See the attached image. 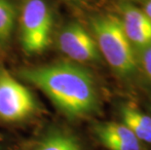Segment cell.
<instances>
[{
  "instance_id": "obj_1",
  "label": "cell",
  "mask_w": 151,
  "mask_h": 150,
  "mask_svg": "<svg viewBox=\"0 0 151 150\" xmlns=\"http://www.w3.org/2000/svg\"><path fill=\"white\" fill-rule=\"evenodd\" d=\"M22 79L40 89L60 112L69 118H84L99 108V95L88 69L70 62L22 68Z\"/></svg>"
},
{
  "instance_id": "obj_2",
  "label": "cell",
  "mask_w": 151,
  "mask_h": 150,
  "mask_svg": "<svg viewBox=\"0 0 151 150\" xmlns=\"http://www.w3.org/2000/svg\"><path fill=\"white\" fill-rule=\"evenodd\" d=\"M90 24L101 56L113 71L122 78L136 74L139 69L137 54L125 34L120 17L99 15L93 18Z\"/></svg>"
},
{
  "instance_id": "obj_3",
  "label": "cell",
  "mask_w": 151,
  "mask_h": 150,
  "mask_svg": "<svg viewBox=\"0 0 151 150\" xmlns=\"http://www.w3.org/2000/svg\"><path fill=\"white\" fill-rule=\"evenodd\" d=\"M20 39L29 55L44 52L51 43L53 14L45 0H25L19 15Z\"/></svg>"
},
{
  "instance_id": "obj_4",
  "label": "cell",
  "mask_w": 151,
  "mask_h": 150,
  "mask_svg": "<svg viewBox=\"0 0 151 150\" xmlns=\"http://www.w3.org/2000/svg\"><path fill=\"white\" fill-rule=\"evenodd\" d=\"M36 101L28 89L0 66V120L19 122L36 111Z\"/></svg>"
},
{
  "instance_id": "obj_5",
  "label": "cell",
  "mask_w": 151,
  "mask_h": 150,
  "mask_svg": "<svg viewBox=\"0 0 151 150\" xmlns=\"http://www.w3.org/2000/svg\"><path fill=\"white\" fill-rule=\"evenodd\" d=\"M60 50L76 62H96L101 60L95 38L77 22H71L63 27L58 36Z\"/></svg>"
},
{
  "instance_id": "obj_6",
  "label": "cell",
  "mask_w": 151,
  "mask_h": 150,
  "mask_svg": "<svg viewBox=\"0 0 151 150\" xmlns=\"http://www.w3.org/2000/svg\"><path fill=\"white\" fill-rule=\"evenodd\" d=\"M120 20L136 54L151 46V19L142 10L130 3H124L121 6Z\"/></svg>"
},
{
  "instance_id": "obj_7",
  "label": "cell",
  "mask_w": 151,
  "mask_h": 150,
  "mask_svg": "<svg viewBox=\"0 0 151 150\" xmlns=\"http://www.w3.org/2000/svg\"><path fill=\"white\" fill-rule=\"evenodd\" d=\"M95 133L99 141L109 150H142L140 141L123 123L98 124Z\"/></svg>"
},
{
  "instance_id": "obj_8",
  "label": "cell",
  "mask_w": 151,
  "mask_h": 150,
  "mask_svg": "<svg viewBox=\"0 0 151 150\" xmlns=\"http://www.w3.org/2000/svg\"><path fill=\"white\" fill-rule=\"evenodd\" d=\"M120 113L122 123L129 128L137 139L151 144V117L133 105H124Z\"/></svg>"
},
{
  "instance_id": "obj_9",
  "label": "cell",
  "mask_w": 151,
  "mask_h": 150,
  "mask_svg": "<svg viewBox=\"0 0 151 150\" xmlns=\"http://www.w3.org/2000/svg\"><path fill=\"white\" fill-rule=\"evenodd\" d=\"M18 12L10 0H0V44L7 43L12 36Z\"/></svg>"
},
{
  "instance_id": "obj_10",
  "label": "cell",
  "mask_w": 151,
  "mask_h": 150,
  "mask_svg": "<svg viewBox=\"0 0 151 150\" xmlns=\"http://www.w3.org/2000/svg\"><path fill=\"white\" fill-rule=\"evenodd\" d=\"M35 150H81V147L73 136L55 132L47 136Z\"/></svg>"
},
{
  "instance_id": "obj_11",
  "label": "cell",
  "mask_w": 151,
  "mask_h": 150,
  "mask_svg": "<svg viewBox=\"0 0 151 150\" xmlns=\"http://www.w3.org/2000/svg\"><path fill=\"white\" fill-rule=\"evenodd\" d=\"M137 65L142 68L144 74L151 80V46L139 51L137 53Z\"/></svg>"
},
{
  "instance_id": "obj_12",
  "label": "cell",
  "mask_w": 151,
  "mask_h": 150,
  "mask_svg": "<svg viewBox=\"0 0 151 150\" xmlns=\"http://www.w3.org/2000/svg\"><path fill=\"white\" fill-rule=\"evenodd\" d=\"M142 11L151 19V0H146L145 4H144V7L142 9Z\"/></svg>"
},
{
  "instance_id": "obj_13",
  "label": "cell",
  "mask_w": 151,
  "mask_h": 150,
  "mask_svg": "<svg viewBox=\"0 0 151 150\" xmlns=\"http://www.w3.org/2000/svg\"><path fill=\"white\" fill-rule=\"evenodd\" d=\"M68 1H73V2H79V1H83V0H68Z\"/></svg>"
},
{
  "instance_id": "obj_14",
  "label": "cell",
  "mask_w": 151,
  "mask_h": 150,
  "mask_svg": "<svg viewBox=\"0 0 151 150\" xmlns=\"http://www.w3.org/2000/svg\"><path fill=\"white\" fill-rule=\"evenodd\" d=\"M137 1H140V0H137Z\"/></svg>"
}]
</instances>
